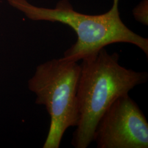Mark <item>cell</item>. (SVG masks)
Masks as SVG:
<instances>
[{
    "mask_svg": "<svg viewBox=\"0 0 148 148\" xmlns=\"http://www.w3.org/2000/svg\"><path fill=\"white\" fill-rule=\"evenodd\" d=\"M82 60L77 93L79 120L71 140L75 148H87L93 141L98 122L109 106L148 79L147 72L120 65L119 55L110 54L104 48Z\"/></svg>",
    "mask_w": 148,
    "mask_h": 148,
    "instance_id": "obj_1",
    "label": "cell"
},
{
    "mask_svg": "<svg viewBox=\"0 0 148 148\" xmlns=\"http://www.w3.org/2000/svg\"><path fill=\"white\" fill-rule=\"evenodd\" d=\"M119 1L113 0L111 9L106 13L92 16L74 11L67 0L60 1L54 9L38 7L27 0H8L11 6L32 20L59 22L74 30L77 41L64 52L63 60L77 62L97 54L109 45L119 42L134 45L148 57V38L124 24L120 16Z\"/></svg>",
    "mask_w": 148,
    "mask_h": 148,
    "instance_id": "obj_2",
    "label": "cell"
},
{
    "mask_svg": "<svg viewBox=\"0 0 148 148\" xmlns=\"http://www.w3.org/2000/svg\"><path fill=\"white\" fill-rule=\"evenodd\" d=\"M80 65L53 59L36 67L28 88L36 96V104L45 106L51 117L43 148H59L64 134L79 120L77 93Z\"/></svg>",
    "mask_w": 148,
    "mask_h": 148,
    "instance_id": "obj_3",
    "label": "cell"
},
{
    "mask_svg": "<svg viewBox=\"0 0 148 148\" xmlns=\"http://www.w3.org/2000/svg\"><path fill=\"white\" fill-rule=\"evenodd\" d=\"M98 148H148V123L128 93L120 96L98 122L93 141Z\"/></svg>",
    "mask_w": 148,
    "mask_h": 148,
    "instance_id": "obj_4",
    "label": "cell"
},
{
    "mask_svg": "<svg viewBox=\"0 0 148 148\" xmlns=\"http://www.w3.org/2000/svg\"><path fill=\"white\" fill-rule=\"evenodd\" d=\"M148 1H144L134 10L136 19L144 25H148Z\"/></svg>",
    "mask_w": 148,
    "mask_h": 148,
    "instance_id": "obj_5",
    "label": "cell"
}]
</instances>
